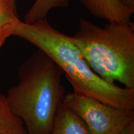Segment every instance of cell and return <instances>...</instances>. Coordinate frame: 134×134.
<instances>
[{"label": "cell", "mask_w": 134, "mask_h": 134, "mask_svg": "<svg viewBox=\"0 0 134 134\" xmlns=\"http://www.w3.org/2000/svg\"><path fill=\"white\" fill-rule=\"evenodd\" d=\"M90 68L105 81L134 89V27L130 22L108 21L104 26L83 18L71 37Z\"/></svg>", "instance_id": "cell-3"}, {"label": "cell", "mask_w": 134, "mask_h": 134, "mask_svg": "<svg viewBox=\"0 0 134 134\" xmlns=\"http://www.w3.org/2000/svg\"><path fill=\"white\" fill-rule=\"evenodd\" d=\"M70 0H36L24 18V22L32 24L38 20L46 18L52 9L66 8L69 6Z\"/></svg>", "instance_id": "cell-8"}, {"label": "cell", "mask_w": 134, "mask_h": 134, "mask_svg": "<svg viewBox=\"0 0 134 134\" xmlns=\"http://www.w3.org/2000/svg\"><path fill=\"white\" fill-rule=\"evenodd\" d=\"M14 24H0V51L8 37L13 35Z\"/></svg>", "instance_id": "cell-10"}, {"label": "cell", "mask_w": 134, "mask_h": 134, "mask_svg": "<svg viewBox=\"0 0 134 134\" xmlns=\"http://www.w3.org/2000/svg\"><path fill=\"white\" fill-rule=\"evenodd\" d=\"M0 134H27L24 123L11 110L6 96L1 93Z\"/></svg>", "instance_id": "cell-7"}, {"label": "cell", "mask_w": 134, "mask_h": 134, "mask_svg": "<svg viewBox=\"0 0 134 134\" xmlns=\"http://www.w3.org/2000/svg\"><path fill=\"white\" fill-rule=\"evenodd\" d=\"M50 134H91L83 120L63 104L55 117Z\"/></svg>", "instance_id": "cell-6"}, {"label": "cell", "mask_w": 134, "mask_h": 134, "mask_svg": "<svg viewBox=\"0 0 134 134\" xmlns=\"http://www.w3.org/2000/svg\"><path fill=\"white\" fill-rule=\"evenodd\" d=\"M12 36L23 38L48 55L60 67L73 93L117 108L134 110V89L105 81L90 68L72 40L55 29L47 18L27 24L19 20Z\"/></svg>", "instance_id": "cell-1"}, {"label": "cell", "mask_w": 134, "mask_h": 134, "mask_svg": "<svg viewBox=\"0 0 134 134\" xmlns=\"http://www.w3.org/2000/svg\"><path fill=\"white\" fill-rule=\"evenodd\" d=\"M93 16L108 21L130 22L134 11L125 8L119 0H80Z\"/></svg>", "instance_id": "cell-5"}, {"label": "cell", "mask_w": 134, "mask_h": 134, "mask_svg": "<svg viewBox=\"0 0 134 134\" xmlns=\"http://www.w3.org/2000/svg\"><path fill=\"white\" fill-rule=\"evenodd\" d=\"M19 20L16 0H0V24H14Z\"/></svg>", "instance_id": "cell-9"}, {"label": "cell", "mask_w": 134, "mask_h": 134, "mask_svg": "<svg viewBox=\"0 0 134 134\" xmlns=\"http://www.w3.org/2000/svg\"><path fill=\"white\" fill-rule=\"evenodd\" d=\"M63 74L40 49L19 67V81L6 98L11 110L24 123L27 134H50L65 96Z\"/></svg>", "instance_id": "cell-2"}, {"label": "cell", "mask_w": 134, "mask_h": 134, "mask_svg": "<svg viewBox=\"0 0 134 134\" xmlns=\"http://www.w3.org/2000/svg\"><path fill=\"white\" fill-rule=\"evenodd\" d=\"M63 104L83 120L91 134H119L134 120L133 109L112 106L73 92L65 94Z\"/></svg>", "instance_id": "cell-4"}, {"label": "cell", "mask_w": 134, "mask_h": 134, "mask_svg": "<svg viewBox=\"0 0 134 134\" xmlns=\"http://www.w3.org/2000/svg\"><path fill=\"white\" fill-rule=\"evenodd\" d=\"M127 9L134 11V0H119Z\"/></svg>", "instance_id": "cell-12"}, {"label": "cell", "mask_w": 134, "mask_h": 134, "mask_svg": "<svg viewBox=\"0 0 134 134\" xmlns=\"http://www.w3.org/2000/svg\"><path fill=\"white\" fill-rule=\"evenodd\" d=\"M119 134H134V120L129 123Z\"/></svg>", "instance_id": "cell-11"}]
</instances>
